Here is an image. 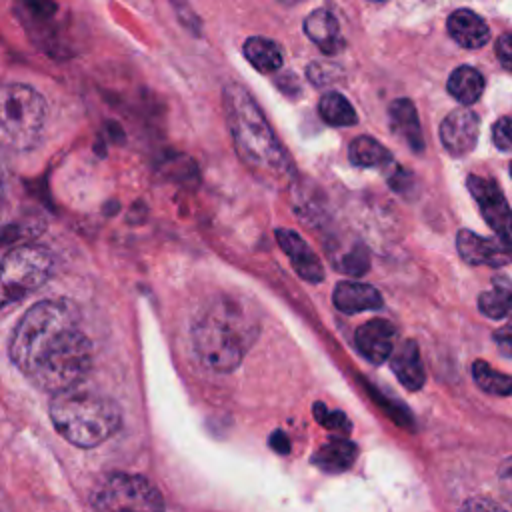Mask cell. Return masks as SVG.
<instances>
[{"label": "cell", "instance_id": "1", "mask_svg": "<svg viewBox=\"0 0 512 512\" xmlns=\"http://www.w3.org/2000/svg\"><path fill=\"white\" fill-rule=\"evenodd\" d=\"M8 352L14 366L50 394L80 384L94 360L78 310L64 298L40 300L28 308L12 332Z\"/></svg>", "mask_w": 512, "mask_h": 512}, {"label": "cell", "instance_id": "2", "mask_svg": "<svg viewBox=\"0 0 512 512\" xmlns=\"http://www.w3.org/2000/svg\"><path fill=\"white\" fill-rule=\"evenodd\" d=\"M222 106L242 164L268 186L280 188L292 182L294 164L250 92L236 82H228L222 90Z\"/></svg>", "mask_w": 512, "mask_h": 512}, {"label": "cell", "instance_id": "3", "mask_svg": "<svg viewBox=\"0 0 512 512\" xmlns=\"http://www.w3.org/2000/svg\"><path fill=\"white\" fill-rule=\"evenodd\" d=\"M260 334V318L248 300L216 296L192 324V346L198 360L212 372H232Z\"/></svg>", "mask_w": 512, "mask_h": 512}, {"label": "cell", "instance_id": "4", "mask_svg": "<svg viewBox=\"0 0 512 512\" xmlns=\"http://www.w3.org/2000/svg\"><path fill=\"white\" fill-rule=\"evenodd\" d=\"M56 432L78 448H94L114 436L122 424L120 406L80 384L52 394L48 406Z\"/></svg>", "mask_w": 512, "mask_h": 512}, {"label": "cell", "instance_id": "5", "mask_svg": "<svg viewBox=\"0 0 512 512\" xmlns=\"http://www.w3.org/2000/svg\"><path fill=\"white\" fill-rule=\"evenodd\" d=\"M46 122V102L26 84L0 86V148L28 152L38 146Z\"/></svg>", "mask_w": 512, "mask_h": 512}, {"label": "cell", "instance_id": "6", "mask_svg": "<svg viewBox=\"0 0 512 512\" xmlns=\"http://www.w3.org/2000/svg\"><path fill=\"white\" fill-rule=\"evenodd\" d=\"M54 272L52 254L36 244L8 250L0 260V308L24 300L42 288Z\"/></svg>", "mask_w": 512, "mask_h": 512}, {"label": "cell", "instance_id": "7", "mask_svg": "<svg viewBox=\"0 0 512 512\" xmlns=\"http://www.w3.org/2000/svg\"><path fill=\"white\" fill-rule=\"evenodd\" d=\"M92 512H164V500L148 478L112 472L94 488Z\"/></svg>", "mask_w": 512, "mask_h": 512}, {"label": "cell", "instance_id": "8", "mask_svg": "<svg viewBox=\"0 0 512 512\" xmlns=\"http://www.w3.org/2000/svg\"><path fill=\"white\" fill-rule=\"evenodd\" d=\"M466 186L476 200L484 220L494 230L496 238L512 246V210L498 188V184L490 178H482L476 174H470L466 178Z\"/></svg>", "mask_w": 512, "mask_h": 512}, {"label": "cell", "instance_id": "9", "mask_svg": "<svg viewBox=\"0 0 512 512\" xmlns=\"http://www.w3.org/2000/svg\"><path fill=\"white\" fill-rule=\"evenodd\" d=\"M440 142L450 156H466L478 142L480 118L468 108H456L440 122Z\"/></svg>", "mask_w": 512, "mask_h": 512}, {"label": "cell", "instance_id": "10", "mask_svg": "<svg viewBox=\"0 0 512 512\" xmlns=\"http://www.w3.org/2000/svg\"><path fill=\"white\" fill-rule=\"evenodd\" d=\"M456 248L464 262L470 266H504L512 262V246L500 238H484L470 230L456 234Z\"/></svg>", "mask_w": 512, "mask_h": 512}, {"label": "cell", "instance_id": "11", "mask_svg": "<svg viewBox=\"0 0 512 512\" xmlns=\"http://www.w3.org/2000/svg\"><path fill=\"white\" fill-rule=\"evenodd\" d=\"M354 342L358 352L370 364H382L390 358L396 346V328L386 318H372L358 326L354 334Z\"/></svg>", "mask_w": 512, "mask_h": 512}, {"label": "cell", "instance_id": "12", "mask_svg": "<svg viewBox=\"0 0 512 512\" xmlns=\"http://www.w3.org/2000/svg\"><path fill=\"white\" fill-rule=\"evenodd\" d=\"M276 242L280 244L282 252L290 258L292 268L296 274L306 282H322L324 280V266L320 258L314 254V250L308 246V242L294 230L278 228L276 230Z\"/></svg>", "mask_w": 512, "mask_h": 512}, {"label": "cell", "instance_id": "13", "mask_svg": "<svg viewBox=\"0 0 512 512\" xmlns=\"http://www.w3.org/2000/svg\"><path fill=\"white\" fill-rule=\"evenodd\" d=\"M388 116H390V128L392 132L404 140V144L416 152H424V136L418 120L416 106L408 98H396L388 106Z\"/></svg>", "mask_w": 512, "mask_h": 512}, {"label": "cell", "instance_id": "14", "mask_svg": "<svg viewBox=\"0 0 512 512\" xmlns=\"http://www.w3.org/2000/svg\"><path fill=\"white\" fill-rule=\"evenodd\" d=\"M446 28L452 40L466 50H478L490 38L488 24L468 8L454 10L446 20Z\"/></svg>", "mask_w": 512, "mask_h": 512}, {"label": "cell", "instance_id": "15", "mask_svg": "<svg viewBox=\"0 0 512 512\" xmlns=\"http://www.w3.org/2000/svg\"><path fill=\"white\" fill-rule=\"evenodd\" d=\"M334 306L344 314H358L364 310H376L382 306L380 292L366 284V282H354V280H342L336 284L332 292Z\"/></svg>", "mask_w": 512, "mask_h": 512}, {"label": "cell", "instance_id": "16", "mask_svg": "<svg viewBox=\"0 0 512 512\" xmlns=\"http://www.w3.org/2000/svg\"><path fill=\"white\" fill-rule=\"evenodd\" d=\"M390 366L404 388L416 392L424 386L426 372L420 360L418 344L414 340H404L402 344L394 346L390 354Z\"/></svg>", "mask_w": 512, "mask_h": 512}, {"label": "cell", "instance_id": "17", "mask_svg": "<svg viewBox=\"0 0 512 512\" xmlns=\"http://www.w3.org/2000/svg\"><path fill=\"white\" fill-rule=\"evenodd\" d=\"M304 32L324 54H338L344 48L340 24L326 8H316L304 18Z\"/></svg>", "mask_w": 512, "mask_h": 512}, {"label": "cell", "instance_id": "18", "mask_svg": "<svg viewBox=\"0 0 512 512\" xmlns=\"http://www.w3.org/2000/svg\"><path fill=\"white\" fill-rule=\"evenodd\" d=\"M356 456H358V446L352 440L340 436V438H330L326 444H322L314 452L312 464L322 472L340 474L354 464Z\"/></svg>", "mask_w": 512, "mask_h": 512}, {"label": "cell", "instance_id": "19", "mask_svg": "<svg viewBox=\"0 0 512 512\" xmlns=\"http://www.w3.org/2000/svg\"><path fill=\"white\" fill-rule=\"evenodd\" d=\"M244 56L246 60L262 74H270L282 68L284 54L282 48L264 36H252L244 42Z\"/></svg>", "mask_w": 512, "mask_h": 512}, {"label": "cell", "instance_id": "20", "mask_svg": "<svg viewBox=\"0 0 512 512\" xmlns=\"http://www.w3.org/2000/svg\"><path fill=\"white\" fill-rule=\"evenodd\" d=\"M478 308L484 316L500 320L512 314V280L506 276H494L490 290H484L478 298Z\"/></svg>", "mask_w": 512, "mask_h": 512}, {"label": "cell", "instance_id": "21", "mask_svg": "<svg viewBox=\"0 0 512 512\" xmlns=\"http://www.w3.org/2000/svg\"><path fill=\"white\" fill-rule=\"evenodd\" d=\"M446 88L452 98H456L464 106H470L484 92V76L472 66H458L450 74Z\"/></svg>", "mask_w": 512, "mask_h": 512}, {"label": "cell", "instance_id": "22", "mask_svg": "<svg viewBox=\"0 0 512 512\" xmlns=\"http://www.w3.org/2000/svg\"><path fill=\"white\" fill-rule=\"evenodd\" d=\"M348 158L354 166H360V168L390 166L394 162L390 150L370 136L354 138L348 148Z\"/></svg>", "mask_w": 512, "mask_h": 512}, {"label": "cell", "instance_id": "23", "mask_svg": "<svg viewBox=\"0 0 512 512\" xmlns=\"http://www.w3.org/2000/svg\"><path fill=\"white\" fill-rule=\"evenodd\" d=\"M318 112L330 126H352L358 122L356 110L340 92H326L318 102Z\"/></svg>", "mask_w": 512, "mask_h": 512}, {"label": "cell", "instance_id": "24", "mask_svg": "<svg viewBox=\"0 0 512 512\" xmlns=\"http://www.w3.org/2000/svg\"><path fill=\"white\" fill-rule=\"evenodd\" d=\"M472 378L480 390L492 396H512V376L492 368L484 360H476L472 364Z\"/></svg>", "mask_w": 512, "mask_h": 512}, {"label": "cell", "instance_id": "25", "mask_svg": "<svg viewBox=\"0 0 512 512\" xmlns=\"http://www.w3.org/2000/svg\"><path fill=\"white\" fill-rule=\"evenodd\" d=\"M336 268L350 274V276H362L368 272L370 268V256H368V250L358 244V246H352L350 250L342 252L340 258H336Z\"/></svg>", "mask_w": 512, "mask_h": 512}, {"label": "cell", "instance_id": "26", "mask_svg": "<svg viewBox=\"0 0 512 512\" xmlns=\"http://www.w3.org/2000/svg\"><path fill=\"white\" fill-rule=\"evenodd\" d=\"M306 74H308V80L316 86H328V84H336L340 82V78L344 76V70L334 64V62H310L308 68H306Z\"/></svg>", "mask_w": 512, "mask_h": 512}, {"label": "cell", "instance_id": "27", "mask_svg": "<svg viewBox=\"0 0 512 512\" xmlns=\"http://www.w3.org/2000/svg\"><path fill=\"white\" fill-rule=\"evenodd\" d=\"M314 416L328 430H334V432H340V434L350 432V422H348L346 414L340 412V410H328L322 402H316L314 404Z\"/></svg>", "mask_w": 512, "mask_h": 512}, {"label": "cell", "instance_id": "28", "mask_svg": "<svg viewBox=\"0 0 512 512\" xmlns=\"http://www.w3.org/2000/svg\"><path fill=\"white\" fill-rule=\"evenodd\" d=\"M174 12H176V18L178 22L194 36H200L202 34V22L200 18L196 16V12L192 10V6L188 4V0H170Z\"/></svg>", "mask_w": 512, "mask_h": 512}, {"label": "cell", "instance_id": "29", "mask_svg": "<svg viewBox=\"0 0 512 512\" xmlns=\"http://www.w3.org/2000/svg\"><path fill=\"white\" fill-rule=\"evenodd\" d=\"M498 492L500 504L506 512H512V456L506 458L498 468Z\"/></svg>", "mask_w": 512, "mask_h": 512}, {"label": "cell", "instance_id": "30", "mask_svg": "<svg viewBox=\"0 0 512 512\" xmlns=\"http://www.w3.org/2000/svg\"><path fill=\"white\" fill-rule=\"evenodd\" d=\"M492 142L498 150L512 152V114L502 116L492 126Z\"/></svg>", "mask_w": 512, "mask_h": 512}, {"label": "cell", "instance_id": "31", "mask_svg": "<svg viewBox=\"0 0 512 512\" xmlns=\"http://www.w3.org/2000/svg\"><path fill=\"white\" fill-rule=\"evenodd\" d=\"M390 166H392V170H390V174H388V184H390V188L396 190V192L402 194V196H408V192L414 190V176H412V172L404 170L402 166H398V164H394V162H392Z\"/></svg>", "mask_w": 512, "mask_h": 512}, {"label": "cell", "instance_id": "32", "mask_svg": "<svg viewBox=\"0 0 512 512\" xmlns=\"http://www.w3.org/2000/svg\"><path fill=\"white\" fill-rule=\"evenodd\" d=\"M458 512H506V508L488 496H472L460 506Z\"/></svg>", "mask_w": 512, "mask_h": 512}, {"label": "cell", "instance_id": "33", "mask_svg": "<svg viewBox=\"0 0 512 512\" xmlns=\"http://www.w3.org/2000/svg\"><path fill=\"white\" fill-rule=\"evenodd\" d=\"M494 52H496V58H498L500 66H502L504 70L512 72V32H506V34H502V36L496 40Z\"/></svg>", "mask_w": 512, "mask_h": 512}, {"label": "cell", "instance_id": "34", "mask_svg": "<svg viewBox=\"0 0 512 512\" xmlns=\"http://www.w3.org/2000/svg\"><path fill=\"white\" fill-rule=\"evenodd\" d=\"M492 338H494V344H496L498 352L506 358H512V322L494 330Z\"/></svg>", "mask_w": 512, "mask_h": 512}, {"label": "cell", "instance_id": "35", "mask_svg": "<svg viewBox=\"0 0 512 512\" xmlns=\"http://www.w3.org/2000/svg\"><path fill=\"white\" fill-rule=\"evenodd\" d=\"M24 4L32 12V16L38 18H52L58 10V4L54 0H24Z\"/></svg>", "mask_w": 512, "mask_h": 512}, {"label": "cell", "instance_id": "36", "mask_svg": "<svg viewBox=\"0 0 512 512\" xmlns=\"http://www.w3.org/2000/svg\"><path fill=\"white\" fill-rule=\"evenodd\" d=\"M270 446L280 452V454H288L290 452V440L288 436L282 432V430H276L272 436H270Z\"/></svg>", "mask_w": 512, "mask_h": 512}, {"label": "cell", "instance_id": "37", "mask_svg": "<svg viewBox=\"0 0 512 512\" xmlns=\"http://www.w3.org/2000/svg\"><path fill=\"white\" fill-rule=\"evenodd\" d=\"M0 204H2V182H0Z\"/></svg>", "mask_w": 512, "mask_h": 512}, {"label": "cell", "instance_id": "38", "mask_svg": "<svg viewBox=\"0 0 512 512\" xmlns=\"http://www.w3.org/2000/svg\"><path fill=\"white\" fill-rule=\"evenodd\" d=\"M370 2H384V0H370Z\"/></svg>", "mask_w": 512, "mask_h": 512}, {"label": "cell", "instance_id": "39", "mask_svg": "<svg viewBox=\"0 0 512 512\" xmlns=\"http://www.w3.org/2000/svg\"><path fill=\"white\" fill-rule=\"evenodd\" d=\"M510 176H512V162H510Z\"/></svg>", "mask_w": 512, "mask_h": 512}]
</instances>
